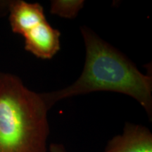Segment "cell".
Returning a JSON list of instances; mask_svg holds the SVG:
<instances>
[{"label":"cell","instance_id":"cell-1","mask_svg":"<svg viewBox=\"0 0 152 152\" xmlns=\"http://www.w3.org/2000/svg\"><path fill=\"white\" fill-rule=\"evenodd\" d=\"M80 32L86 50L83 73L70 86L54 92L39 93L48 110L64 99L107 91L134 99L151 120V76L142 73L126 56L90 28L82 26Z\"/></svg>","mask_w":152,"mask_h":152},{"label":"cell","instance_id":"cell-6","mask_svg":"<svg viewBox=\"0 0 152 152\" xmlns=\"http://www.w3.org/2000/svg\"><path fill=\"white\" fill-rule=\"evenodd\" d=\"M84 5L83 0H54L51 1L50 12L61 18L72 19L77 16Z\"/></svg>","mask_w":152,"mask_h":152},{"label":"cell","instance_id":"cell-3","mask_svg":"<svg viewBox=\"0 0 152 152\" xmlns=\"http://www.w3.org/2000/svg\"><path fill=\"white\" fill-rule=\"evenodd\" d=\"M25 49L37 58L51 59L60 50L61 33L44 21L23 35Z\"/></svg>","mask_w":152,"mask_h":152},{"label":"cell","instance_id":"cell-7","mask_svg":"<svg viewBox=\"0 0 152 152\" xmlns=\"http://www.w3.org/2000/svg\"><path fill=\"white\" fill-rule=\"evenodd\" d=\"M49 150V152H67L63 144L57 143L51 144Z\"/></svg>","mask_w":152,"mask_h":152},{"label":"cell","instance_id":"cell-4","mask_svg":"<svg viewBox=\"0 0 152 152\" xmlns=\"http://www.w3.org/2000/svg\"><path fill=\"white\" fill-rule=\"evenodd\" d=\"M104 152H152V134L146 127L126 123L123 132L112 138Z\"/></svg>","mask_w":152,"mask_h":152},{"label":"cell","instance_id":"cell-2","mask_svg":"<svg viewBox=\"0 0 152 152\" xmlns=\"http://www.w3.org/2000/svg\"><path fill=\"white\" fill-rule=\"evenodd\" d=\"M48 111L39 93L0 73V152H47Z\"/></svg>","mask_w":152,"mask_h":152},{"label":"cell","instance_id":"cell-8","mask_svg":"<svg viewBox=\"0 0 152 152\" xmlns=\"http://www.w3.org/2000/svg\"><path fill=\"white\" fill-rule=\"evenodd\" d=\"M5 4H6L4 1H0V6H3V5H5Z\"/></svg>","mask_w":152,"mask_h":152},{"label":"cell","instance_id":"cell-5","mask_svg":"<svg viewBox=\"0 0 152 152\" xmlns=\"http://www.w3.org/2000/svg\"><path fill=\"white\" fill-rule=\"evenodd\" d=\"M9 11L12 31L22 35L47 20L43 7L38 3H28L22 0L11 1Z\"/></svg>","mask_w":152,"mask_h":152}]
</instances>
